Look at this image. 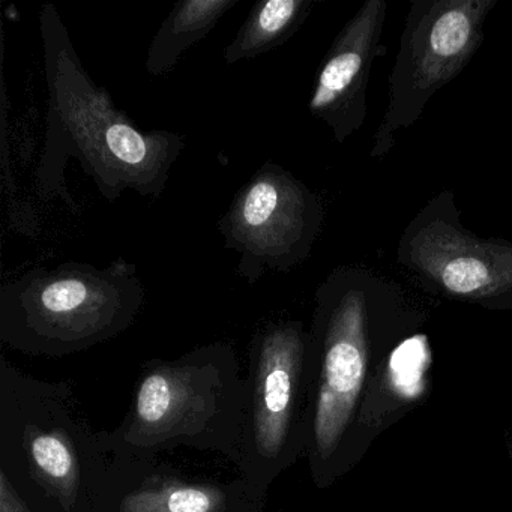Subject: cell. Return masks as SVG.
Wrapping results in <instances>:
<instances>
[{
	"instance_id": "obj_1",
	"label": "cell",
	"mask_w": 512,
	"mask_h": 512,
	"mask_svg": "<svg viewBox=\"0 0 512 512\" xmlns=\"http://www.w3.org/2000/svg\"><path fill=\"white\" fill-rule=\"evenodd\" d=\"M308 332L305 448L317 484L343 475L379 433L391 364L425 316L400 286L364 266L335 268L317 287Z\"/></svg>"
},
{
	"instance_id": "obj_5",
	"label": "cell",
	"mask_w": 512,
	"mask_h": 512,
	"mask_svg": "<svg viewBox=\"0 0 512 512\" xmlns=\"http://www.w3.org/2000/svg\"><path fill=\"white\" fill-rule=\"evenodd\" d=\"M397 263L431 295L512 311V242L470 232L452 190L413 215L398 241Z\"/></svg>"
},
{
	"instance_id": "obj_4",
	"label": "cell",
	"mask_w": 512,
	"mask_h": 512,
	"mask_svg": "<svg viewBox=\"0 0 512 512\" xmlns=\"http://www.w3.org/2000/svg\"><path fill=\"white\" fill-rule=\"evenodd\" d=\"M497 0H413L389 74L388 106L370 157L383 160L398 134L421 118L431 98L463 73L482 41Z\"/></svg>"
},
{
	"instance_id": "obj_12",
	"label": "cell",
	"mask_w": 512,
	"mask_h": 512,
	"mask_svg": "<svg viewBox=\"0 0 512 512\" xmlns=\"http://www.w3.org/2000/svg\"><path fill=\"white\" fill-rule=\"evenodd\" d=\"M32 458L38 469L53 481L73 484L74 458L59 437L40 434L32 440Z\"/></svg>"
},
{
	"instance_id": "obj_10",
	"label": "cell",
	"mask_w": 512,
	"mask_h": 512,
	"mask_svg": "<svg viewBox=\"0 0 512 512\" xmlns=\"http://www.w3.org/2000/svg\"><path fill=\"white\" fill-rule=\"evenodd\" d=\"M313 8V0H260L224 49V62L235 65L284 46L302 28Z\"/></svg>"
},
{
	"instance_id": "obj_8",
	"label": "cell",
	"mask_w": 512,
	"mask_h": 512,
	"mask_svg": "<svg viewBox=\"0 0 512 512\" xmlns=\"http://www.w3.org/2000/svg\"><path fill=\"white\" fill-rule=\"evenodd\" d=\"M386 14L385 0L364 2L338 32L317 70L308 112L331 130L338 145L358 133L367 119L371 68L386 53Z\"/></svg>"
},
{
	"instance_id": "obj_9",
	"label": "cell",
	"mask_w": 512,
	"mask_h": 512,
	"mask_svg": "<svg viewBox=\"0 0 512 512\" xmlns=\"http://www.w3.org/2000/svg\"><path fill=\"white\" fill-rule=\"evenodd\" d=\"M239 0H179L161 23L149 44L145 70L151 76H164L181 56L217 28L224 14Z\"/></svg>"
},
{
	"instance_id": "obj_11",
	"label": "cell",
	"mask_w": 512,
	"mask_h": 512,
	"mask_svg": "<svg viewBox=\"0 0 512 512\" xmlns=\"http://www.w3.org/2000/svg\"><path fill=\"white\" fill-rule=\"evenodd\" d=\"M220 497L197 487H164L128 499L124 512H217Z\"/></svg>"
},
{
	"instance_id": "obj_3",
	"label": "cell",
	"mask_w": 512,
	"mask_h": 512,
	"mask_svg": "<svg viewBox=\"0 0 512 512\" xmlns=\"http://www.w3.org/2000/svg\"><path fill=\"white\" fill-rule=\"evenodd\" d=\"M145 295L137 266L125 257L104 268L65 262L32 269L0 290V331L31 352L83 349L128 328Z\"/></svg>"
},
{
	"instance_id": "obj_6",
	"label": "cell",
	"mask_w": 512,
	"mask_h": 512,
	"mask_svg": "<svg viewBox=\"0 0 512 512\" xmlns=\"http://www.w3.org/2000/svg\"><path fill=\"white\" fill-rule=\"evenodd\" d=\"M322 197L280 164L268 163L239 188L217 229L239 254L238 272L256 284L268 272H289L311 256L322 232Z\"/></svg>"
},
{
	"instance_id": "obj_7",
	"label": "cell",
	"mask_w": 512,
	"mask_h": 512,
	"mask_svg": "<svg viewBox=\"0 0 512 512\" xmlns=\"http://www.w3.org/2000/svg\"><path fill=\"white\" fill-rule=\"evenodd\" d=\"M254 364L253 448L266 463L289 455L295 433L305 437L295 421L307 395L308 332L296 320L272 323L256 335ZM307 428V416H305Z\"/></svg>"
},
{
	"instance_id": "obj_2",
	"label": "cell",
	"mask_w": 512,
	"mask_h": 512,
	"mask_svg": "<svg viewBox=\"0 0 512 512\" xmlns=\"http://www.w3.org/2000/svg\"><path fill=\"white\" fill-rule=\"evenodd\" d=\"M49 107L37 182L44 199L61 197L77 211L65 178L68 160L79 161L104 199L116 202L127 190L158 199L173 164L185 148L173 131H143L113 103L83 67L55 5L40 13Z\"/></svg>"
},
{
	"instance_id": "obj_13",
	"label": "cell",
	"mask_w": 512,
	"mask_h": 512,
	"mask_svg": "<svg viewBox=\"0 0 512 512\" xmlns=\"http://www.w3.org/2000/svg\"><path fill=\"white\" fill-rule=\"evenodd\" d=\"M0 502H2L0 512H28L14 490H11L5 475H2V499Z\"/></svg>"
}]
</instances>
